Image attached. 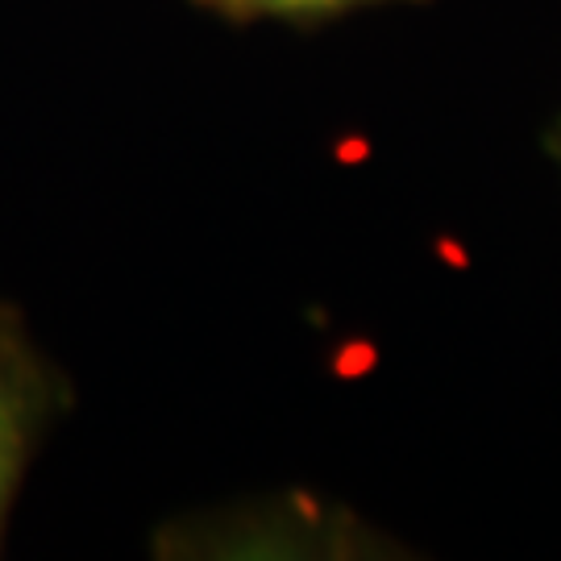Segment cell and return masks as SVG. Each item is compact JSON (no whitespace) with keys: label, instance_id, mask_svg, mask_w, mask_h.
<instances>
[{"label":"cell","instance_id":"obj_2","mask_svg":"<svg viewBox=\"0 0 561 561\" xmlns=\"http://www.w3.org/2000/svg\"><path fill=\"white\" fill-rule=\"evenodd\" d=\"M208 9H221L229 18H324V13H345L362 4H382V0H201Z\"/></svg>","mask_w":561,"mask_h":561},{"label":"cell","instance_id":"obj_1","mask_svg":"<svg viewBox=\"0 0 561 561\" xmlns=\"http://www.w3.org/2000/svg\"><path fill=\"white\" fill-rule=\"evenodd\" d=\"M50 412H55V379L18 317L0 308V528Z\"/></svg>","mask_w":561,"mask_h":561}]
</instances>
